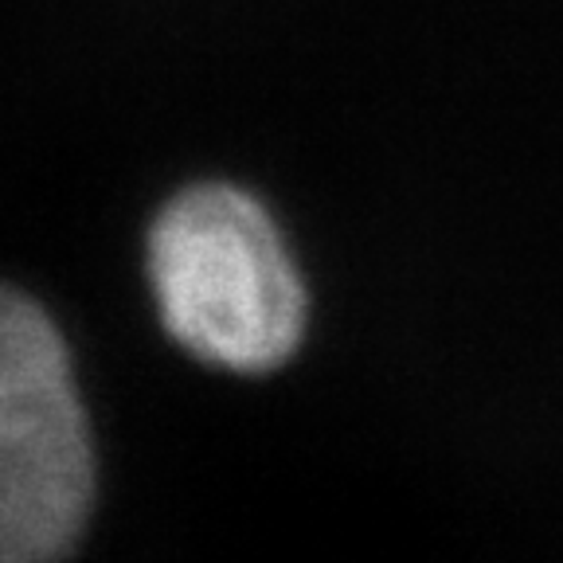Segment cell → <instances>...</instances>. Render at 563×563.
I'll use <instances>...</instances> for the list:
<instances>
[{
  "instance_id": "1",
  "label": "cell",
  "mask_w": 563,
  "mask_h": 563,
  "mask_svg": "<svg viewBox=\"0 0 563 563\" xmlns=\"http://www.w3.org/2000/svg\"><path fill=\"white\" fill-rule=\"evenodd\" d=\"M150 282L161 325L211 368L263 376L306 336V286L278 223L235 185L176 192L150 228Z\"/></svg>"
},
{
  "instance_id": "2",
  "label": "cell",
  "mask_w": 563,
  "mask_h": 563,
  "mask_svg": "<svg viewBox=\"0 0 563 563\" xmlns=\"http://www.w3.org/2000/svg\"><path fill=\"white\" fill-rule=\"evenodd\" d=\"M95 509V439L59 325L0 282V563L59 560Z\"/></svg>"
}]
</instances>
